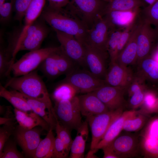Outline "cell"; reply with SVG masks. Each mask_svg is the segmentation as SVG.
Here are the masks:
<instances>
[{
    "instance_id": "6da1fadb",
    "label": "cell",
    "mask_w": 158,
    "mask_h": 158,
    "mask_svg": "<svg viewBox=\"0 0 158 158\" xmlns=\"http://www.w3.org/2000/svg\"><path fill=\"white\" fill-rule=\"evenodd\" d=\"M41 15V18L54 30L74 36L84 46L87 29L64 8L57 10L47 7L43 10Z\"/></svg>"
},
{
    "instance_id": "7a4b0ae2",
    "label": "cell",
    "mask_w": 158,
    "mask_h": 158,
    "mask_svg": "<svg viewBox=\"0 0 158 158\" xmlns=\"http://www.w3.org/2000/svg\"><path fill=\"white\" fill-rule=\"evenodd\" d=\"M45 22L42 18L37 20L16 40L10 43L6 50L7 54L13 64L19 51H33L40 49L41 44L49 32Z\"/></svg>"
},
{
    "instance_id": "3957f363",
    "label": "cell",
    "mask_w": 158,
    "mask_h": 158,
    "mask_svg": "<svg viewBox=\"0 0 158 158\" xmlns=\"http://www.w3.org/2000/svg\"><path fill=\"white\" fill-rule=\"evenodd\" d=\"M4 86L53 107L46 87L36 70L22 76L8 78Z\"/></svg>"
},
{
    "instance_id": "277c9868",
    "label": "cell",
    "mask_w": 158,
    "mask_h": 158,
    "mask_svg": "<svg viewBox=\"0 0 158 158\" xmlns=\"http://www.w3.org/2000/svg\"><path fill=\"white\" fill-rule=\"evenodd\" d=\"M108 3L102 0H70L64 8L89 29L104 16Z\"/></svg>"
},
{
    "instance_id": "5b68a950",
    "label": "cell",
    "mask_w": 158,
    "mask_h": 158,
    "mask_svg": "<svg viewBox=\"0 0 158 158\" xmlns=\"http://www.w3.org/2000/svg\"><path fill=\"white\" fill-rule=\"evenodd\" d=\"M54 109L56 120L71 131L77 130L82 124L78 96L70 100L55 102Z\"/></svg>"
},
{
    "instance_id": "8992f818",
    "label": "cell",
    "mask_w": 158,
    "mask_h": 158,
    "mask_svg": "<svg viewBox=\"0 0 158 158\" xmlns=\"http://www.w3.org/2000/svg\"><path fill=\"white\" fill-rule=\"evenodd\" d=\"M59 47L40 49L26 53L13 65L11 72L14 77L24 75L35 70L49 55Z\"/></svg>"
},
{
    "instance_id": "52a82bcc",
    "label": "cell",
    "mask_w": 158,
    "mask_h": 158,
    "mask_svg": "<svg viewBox=\"0 0 158 158\" xmlns=\"http://www.w3.org/2000/svg\"><path fill=\"white\" fill-rule=\"evenodd\" d=\"M119 109L86 118L92 133L90 150L95 149L112 122L123 111Z\"/></svg>"
},
{
    "instance_id": "ba28073f",
    "label": "cell",
    "mask_w": 158,
    "mask_h": 158,
    "mask_svg": "<svg viewBox=\"0 0 158 158\" xmlns=\"http://www.w3.org/2000/svg\"><path fill=\"white\" fill-rule=\"evenodd\" d=\"M62 81L71 84L78 93L93 92L107 85L104 80L96 77L89 71L84 70L73 69L66 75Z\"/></svg>"
},
{
    "instance_id": "9c48e42d",
    "label": "cell",
    "mask_w": 158,
    "mask_h": 158,
    "mask_svg": "<svg viewBox=\"0 0 158 158\" xmlns=\"http://www.w3.org/2000/svg\"><path fill=\"white\" fill-rule=\"evenodd\" d=\"M106 146L118 158H133L141 155L140 137L135 134L128 133L118 135Z\"/></svg>"
},
{
    "instance_id": "30bf717a",
    "label": "cell",
    "mask_w": 158,
    "mask_h": 158,
    "mask_svg": "<svg viewBox=\"0 0 158 158\" xmlns=\"http://www.w3.org/2000/svg\"><path fill=\"white\" fill-rule=\"evenodd\" d=\"M157 44L158 29L142 20L137 38V55L135 64L151 56Z\"/></svg>"
},
{
    "instance_id": "8fae6325",
    "label": "cell",
    "mask_w": 158,
    "mask_h": 158,
    "mask_svg": "<svg viewBox=\"0 0 158 158\" xmlns=\"http://www.w3.org/2000/svg\"><path fill=\"white\" fill-rule=\"evenodd\" d=\"M43 130L41 127L27 129L19 125L15 127L13 134L14 139L23 150L25 157H34L41 140L40 135Z\"/></svg>"
},
{
    "instance_id": "7c38bea8",
    "label": "cell",
    "mask_w": 158,
    "mask_h": 158,
    "mask_svg": "<svg viewBox=\"0 0 158 158\" xmlns=\"http://www.w3.org/2000/svg\"><path fill=\"white\" fill-rule=\"evenodd\" d=\"M135 76L147 90L158 93V62L151 56L143 59L136 63Z\"/></svg>"
},
{
    "instance_id": "4fadbf2b",
    "label": "cell",
    "mask_w": 158,
    "mask_h": 158,
    "mask_svg": "<svg viewBox=\"0 0 158 158\" xmlns=\"http://www.w3.org/2000/svg\"><path fill=\"white\" fill-rule=\"evenodd\" d=\"M110 29L104 16L100 18L90 29H87L84 46L107 51V45Z\"/></svg>"
},
{
    "instance_id": "5bb4252c",
    "label": "cell",
    "mask_w": 158,
    "mask_h": 158,
    "mask_svg": "<svg viewBox=\"0 0 158 158\" xmlns=\"http://www.w3.org/2000/svg\"><path fill=\"white\" fill-rule=\"evenodd\" d=\"M127 88L105 85L93 92L109 110L123 109L128 105L124 98Z\"/></svg>"
},
{
    "instance_id": "9a60e30c",
    "label": "cell",
    "mask_w": 158,
    "mask_h": 158,
    "mask_svg": "<svg viewBox=\"0 0 158 158\" xmlns=\"http://www.w3.org/2000/svg\"><path fill=\"white\" fill-rule=\"evenodd\" d=\"M61 47L66 55L73 62L82 66L85 62V47L72 35L54 30Z\"/></svg>"
},
{
    "instance_id": "2e32d148",
    "label": "cell",
    "mask_w": 158,
    "mask_h": 158,
    "mask_svg": "<svg viewBox=\"0 0 158 158\" xmlns=\"http://www.w3.org/2000/svg\"><path fill=\"white\" fill-rule=\"evenodd\" d=\"M84 46L85 49L84 61L86 66L94 75L104 80L107 71V60L109 57L107 51Z\"/></svg>"
},
{
    "instance_id": "e0dca14e",
    "label": "cell",
    "mask_w": 158,
    "mask_h": 158,
    "mask_svg": "<svg viewBox=\"0 0 158 158\" xmlns=\"http://www.w3.org/2000/svg\"><path fill=\"white\" fill-rule=\"evenodd\" d=\"M134 77V74L128 67H124L115 61L110 62L104 80L107 85L127 89Z\"/></svg>"
},
{
    "instance_id": "ac0fdd59",
    "label": "cell",
    "mask_w": 158,
    "mask_h": 158,
    "mask_svg": "<svg viewBox=\"0 0 158 158\" xmlns=\"http://www.w3.org/2000/svg\"><path fill=\"white\" fill-rule=\"evenodd\" d=\"M13 92L24 99L33 111L42 117L49 124L50 129H55L56 121L54 107L41 100L28 97L18 91Z\"/></svg>"
},
{
    "instance_id": "d6986e66",
    "label": "cell",
    "mask_w": 158,
    "mask_h": 158,
    "mask_svg": "<svg viewBox=\"0 0 158 158\" xmlns=\"http://www.w3.org/2000/svg\"><path fill=\"white\" fill-rule=\"evenodd\" d=\"M78 97L81 114L86 118L110 111L93 92Z\"/></svg>"
},
{
    "instance_id": "ffe728a7",
    "label": "cell",
    "mask_w": 158,
    "mask_h": 158,
    "mask_svg": "<svg viewBox=\"0 0 158 158\" xmlns=\"http://www.w3.org/2000/svg\"><path fill=\"white\" fill-rule=\"evenodd\" d=\"M142 23L141 19L127 43L117 57L116 62L124 67L128 68L129 65L135 63L137 55V38Z\"/></svg>"
},
{
    "instance_id": "44dd1931",
    "label": "cell",
    "mask_w": 158,
    "mask_h": 158,
    "mask_svg": "<svg viewBox=\"0 0 158 158\" xmlns=\"http://www.w3.org/2000/svg\"><path fill=\"white\" fill-rule=\"evenodd\" d=\"M136 111L132 110L123 111L112 122L94 150L97 152L99 149H102L119 135L123 130V125L125 120L135 113Z\"/></svg>"
},
{
    "instance_id": "7402d4cb",
    "label": "cell",
    "mask_w": 158,
    "mask_h": 158,
    "mask_svg": "<svg viewBox=\"0 0 158 158\" xmlns=\"http://www.w3.org/2000/svg\"><path fill=\"white\" fill-rule=\"evenodd\" d=\"M13 111L16 121L20 126L27 129L39 126L48 132L50 129L47 123L33 111L25 112L16 108Z\"/></svg>"
},
{
    "instance_id": "603a6c76",
    "label": "cell",
    "mask_w": 158,
    "mask_h": 158,
    "mask_svg": "<svg viewBox=\"0 0 158 158\" xmlns=\"http://www.w3.org/2000/svg\"><path fill=\"white\" fill-rule=\"evenodd\" d=\"M141 8L128 11H109L104 17L111 28L124 29L133 20Z\"/></svg>"
},
{
    "instance_id": "cb8c5ba5",
    "label": "cell",
    "mask_w": 158,
    "mask_h": 158,
    "mask_svg": "<svg viewBox=\"0 0 158 158\" xmlns=\"http://www.w3.org/2000/svg\"><path fill=\"white\" fill-rule=\"evenodd\" d=\"M88 124L86 120L77 130L76 135L73 140L70 152L71 158L84 157L86 141L89 134Z\"/></svg>"
},
{
    "instance_id": "d4e9b609",
    "label": "cell",
    "mask_w": 158,
    "mask_h": 158,
    "mask_svg": "<svg viewBox=\"0 0 158 158\" xmlns=\"http://www.w3.org/2000/svg\"><path fill=\"white\" fill-rule=\"evenodd\" d=\"M147 90L135 76L127 89L130 97L128 105L133 110L140 107L144 99L145 92Z\"/></svg>"
},
{
    "instance_id": "484cf974",
    "label": "cell",
    "mask_w": 158,
    "mask_h": 158,
    "mask_svg": "<svg viewBox=\"0 0 158 158\" xmlns=\"http://www.w3.org/2000/svg\"><path fill=\"white\" fill-rule=\"evenodd\" d=\"M146 6L145 2L143 0H113L107 3L105 13L109 11H133Z\"/></svg>"
},
{
    "instance_id": "4316f807",
    "label": "cell",
    "mask_w": 158,
    "mask_h": 158,
    "mask_svg": "<svg viewBox=\"0 0 158 158\" xmlns=\"http://www.w3.org/2000/svg\"><path fill=\"white\" fill-rule=\"evenodd\" d=\"M45 3V0H32L25 14L24 25L20 34L23 33L41 14Z\"/></svg>"
},
{
    "instance_id": "83f0119b",
    "label": "cell",
    "mask_w": 158,
    "mask_h": 158,
    "mask_svg": "<svg viewBox=\"0 0 158 158\" xmlns=\"http://www.w3.org/2000/svg\"><path fill=\"white\" fill-rule=\"evenodd\" d=\"M50 129L46 137L41 140L36 150L34 158H52L55 137Z\"/></svg>"
},
{
    "instance_id": "f1b7e54d",
    "label": "cell",
    "mask_w": 158,
    "mask_h": 158,
    "mask_svg": "<svg viewBox=\"0 0 158 158\" xmlns=\"http://www.w3.org/2000/svg\"><path fill=\"white\" fill-rule=\"evenodd\" d=\"M150 117L138 111L127 118L123 123V130L128 132H137L142 128Z\"/></svg>"
},
{
    "instance_id": "f546056e",
    "label": "cell",
    "mask_w": 158,
    "mask_h": 158,
    "mask_svg": "<svg viewBox=\"0 0 158 158\" xmlns=\"http://www.w3.org/2000/svg\"><path fill=\"white\" fill-rule=\"evenodd\" d=\"M0 96L7 100L15 108L25 112L32 111L24 99L15 93L13 90H8L1 83Z\"/></svg>"
},
{
    "instance_id": "4dcf8cb0",
    "label": "cell",
    "mask_w": 158,
    "mask_h": 158,
    "mask_svg": "<svg viewBox=\"0 0 158 158\" xmlns=\"http://www.w3.org/2000/svg\"><path fill=\"white\" fill-rule=\"evenodd\" d=\"M139 135L140 138L152 142H158V113L150 117Z\"/></svg>"
},
{
    "instance_id": "1f68e13d",
    "label": "cell",
    "mask_w": 158,
    "mask_h": 158,
    "mask_svg": "<svg viewBox=\"0 0 158 158\" xmlns=\"http://www.w3.org/2000/svg\"><path fill=\"white\" fill-rule=\"evenodd\" d=\"M78 93L77 89L70 84L62 81L55 89L52 97L55 102L70 100Z\"/></svg>"
},
{
    "instance_id": "d6a6232c",
    "label": "cell",
    "mask_w": 158,
    "mask_h": 158,
    "mask_svg": "<svg viewBox=\"0 0 158 158\" xmlns=\"http://www.w3.org/2000/svg\"><path fill=\"white\" fill-rule=\"evenodd\" d=\"M56 50L49 55L39 66L40 69L43 74L47 78L51 79L55 78L60 75L57 69L56 61Z\"/></svg>"
},
{
    "instance_id": "836d02e7",
    "label": "cell",
    "mask_w": 158,
    "mask_h": 158,
    "mask_svg": "<svg viewBox=\"0 0 158 158\" xmlns=\"http://www.w3.org/2000/svg\"><path fill=\"white\" fill-rule=\"evenodd\" d=\"M125 28H111L107 45L110 62L116 61L118 45L121 33Z\"/></svg>"
},
{
    "instance_id": "e575fe53",
    "label": "cell",
    "mask_w": 158,
    "mask_h": 158,
    "mask_svg": "<svg viewBox=\"0 0 158 158\" xmlns=\"http://www.w3.org/2000/svg\"><path fill=\"white\" fill-rule=\"evenodd\" d=\"M158 101V92L151 90H146L143 102L138 112L150 115L154 114Z\"/></svg>"
},
{
    "instance_id": "d590c367",
    "label": "cell",
    "mask_w": 158,
    "mask_h": 158,
    "mask_svg": "<svg viewBox=\"0 0 158 158\" xmlns=\"http://www.w3.org/2000/svg\"><path fill=\"white\" fill-rule=\"evenodd\" d=\"M140 14L143 21L158 29V0L141 9Z\"/></svg>"
},
{
    "instance_id": "8d00e7d4",
    "label": "cell",
    "mask_w": 158,
    "mask_h": 158,
    "mask_svg": "<svg viewBox=\"0 0 158 158\" xmlns=\"http://www.w3.org/2000/svg\"><path fill=\"white\" fill-rule=\"evenodd\" d=\"M16 141L10 138L6 142L3 147L0 158H23V153L18 150Z\"/></svg>"
},
{
    "instance_id": "74e56055",
    "label": "cell",
    "mask_w": 158,
    "mask_h": 158,
    "mask_svg": "<svg viewBox=\"0 0 158 158\" xmlns=\"http://www.w3.org/2000/svg\"><path fill=\"white\" fill-rule=\"evenodd\" d=\"M55 128L56 135L63 142L65 146L70 152L73 140L71 135V131L61 124L57 119Z\"/></svg>"
},
{
    "instance_id": "f35d334b",
    "label": "cell",
    "mask_w": 158,
    "mask_h": 158,
    "mask_svg": "<svg viewBox=\"0 0 158 158\" xmlns=\"http://www.w3.org/2000/svg\"><path fill=\"white\" fill-rule=\"evenodd\" d=\"M32 0H14V19L21 24Z\"/></svg>"
},
{
    "instance_id": "ab89813d",
    "label": "cell",
    "mask_w": 158,
    "mask_h": 158,
    "mask_svg": "<svg viewBox=\"0 0 158 158\" xmlns=\"http://www.w3.org/2000/svg\"><path fill=\"white\" fill-rule=\"evenodd\" d=\"M12 64L7 56L6 51L2 47L0 50V76L1 78L4 77H10Z\"/></svg>"
},
{
    "instance_id": "60d3db41",
    "label": "cell",
    "mask_w": 158,
    "mask_h": 158,
    "mask_svg": "<svg viewBox=\"0 0 158 158\" xmlns=\"http://www.w3.org/2000/svg\"><path fill=\"white\" fill-rule=\"evenodd\" d=\"M70 152L56 135L55 137L52 158H65L68 157Z\"/></svg>"
},
{
    "instance_id": "b9f144b4",
    "label": "cell",
    "mask_w": 158,
    "mask_h": 158,
    "mask_svg": "<svg viewBox=\"0 0 158 158\" xmlns=\"http://www.w3.org/2000/svg\"><path fill=\"white\" fill-rule=\"evenodd\" d=\"M14 125H4L0 128V156L5 143L13 133L16 127Z\"/></svg>"
},
{
    "instance_id": "7bdbcfd3",
    "label": "cell",
    "mask_w": 158,
    "mask_h": 158,
    "mask_svg": "<svg viewBox=\"0 0 158 158\" xmlns=\"http://www.w3.org/2000/svg\"><path fill=\"white\" fill-rule=\"evenodd\" d=\"M13 4L14 0H10L0 6V20L1 23H6L10 19Z\"/></svg>"
},
{
    "instance_id": "ee69618b",
    "label": "cell",
    "mask_w": 158,
    "mask_h": 158,
    "mask_svg": "<svg viewBox=\"0 0 158 158\" xmlns=\"http://www.w3.org/2000/svg\"><path fill=\"white\" fill-rule=\"evenodd\" d=\"M11 110L10 107H7L4 116L0 117V125H15V120H16L15 114H13Z\"/></svg>"
},
{
    "instance_id": "f6af8a7d",
    "label": "cell",
    "mask_w": 158,
    "mask_h": 158,
    "mask_svg": "<svg viewBox=\"0 0 158 158\" xmlns=\"http://www.w3.org/2000/svg\"><path fill=\"white\" fill-rule=\"evenodd\" d=\"M48 8L54 10H60L65 8L69 3L70 0H47Z\"/></svg>"
},
{
    "instance_id": "bcb514c9",
    "label": "cell",
    "mask_w": 158,
    "mask_h": 158,
    "mask_svg": "<svg viewBox=\"0 0 158 158\" xmlns=\"http://www.w3.org/2000/svg\"><path fill=\"white\" fill-rule=\"evenodd\" d=\"M103 152L104 158H118L116 155L108 147L105 146L102 149Z\"/></svg>"
},
{
    "instance_id": "7dc6e473",
    "label": "cell",
    "mask_w": 158,
    "mask_h": 158,
    "mask_svg": "<svg viewBox=\"0 0 158 158\" xmlns=\"http://www.w3.org/2000/svg\"><path fill=\"white\" fill-rule=\"evenodd\" d=\"M7 108V107H6ZM4 106H0V114L1 115H2L5 114L6 110Z\"/></svg>"
},
{
    "instance_id": "c3c4849f",
    "label": "cell",
    "mask_w": 158,
    "mask_h": 158,
    "mask_svg": "<svg viewBox=\"0 0 158 158\" xmlns=\"http://www.w3.org/2000/svg\"><path fill=\"white\" fill-rule=\"evenodd\" d=\"M146 3L149 4V5H151L153 3L157 0H143Z\"/></svg>"
},
{
    "instance_id": "681fc988",
    "label": "cell",
    "mask_w": 158,
    "mask_h": 158,
    "mask_svg": "<svg viewBox=\"0 0 158 158\" xmlns=\"http://www.w3.org/2000/svg\"><path fill=\"white\" fill-rule=\"evenodd\" d=\"M158 113V101L157 104V107L155 111L154 114Z\"/></svg>"
},
{
    "instance_id": "f907efd6",
    "label": "cell",
    "mask_w": 158,
    "mask_h": 158,
    "mask_svg": "<svg viewBox=\"0 0 158 158\" xmlns=\"http://www.w3.org/2000/svg\"><path fill=\"white\" fill-rule=\"evenodd\" d=\"M7 0H0V6L4 4Z\"/></svg>"
},
{
    "instance_id": "816d5d0a",
    "label": "cell",
    "mask_w": 158,
    "mask_h": 158,
    "mask_svg": "<svg viewBox=\"0 0 158 158\" xmlns=\"http://www.w3.org/2000/svg\"><path fill=\"white\" fill-rule=\"evenodd\" d=\"M104 1L109 3L111 1L113 0H102Z\"/></svg>"
}]
</instances>
